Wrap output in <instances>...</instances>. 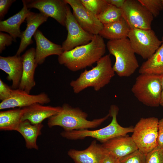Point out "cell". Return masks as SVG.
<instances>
[{"mask_svg": "<svg viewBox=\"0 0 163 163\" xmlns=\"http://www.w3.org/2000/svg\"><path fill=\"white\" fill-rule=\"evenodd\" d=\"M158 118H141L134 127L131 137L138 149L146 155L157 145Z\"/></svg>", "mask_w": 163, "mask_h": 163, "instance_id": "7", "label": "cell"}, {"mask_svg": "<svg viewBox=\"0 0 163 163\" xmlns=\"http://www.w3.org/2000/svg\"><path fill=\"white\" fill-rule=\"evenodd\" d=\"M126 0H106L107 4L121 8Z\"/></svg>", "mask_w": 163, "mask_h": 163, "instance_id": "35", "label": "cell"}, {"mask_svg": "<svg viewBox=\"0 0 163 163\" xmlns=\"http://www.w3.org/2000/svg\"><path fill=\"white\" fill-rule=\"evenodd\" d=\"M102 145L107 154L119 159L138 149L131 137L127 135L112 138Z\"/></svg>", "mask_w": 163, "mask_h": 163, "instance_id": "17", "label": "cell"}, {"mask_svg": "<svg viewBox=\"0 0 163 163\" xmlns=\"http://www.w3.org/2000/svg\"><path fill=\"white\" fill-rule=\"evenodd\" d=\"M157 145L163 149V118L158 121Z\"/></svg>", "mask_w": 163, "mask_h": 163, "instance_id": "34", "label": "cell"}, {"mask_svg": "<svg viewBox=\"0 0 163 163\" xmlns=\"http://www.w3.org/2000/svg\"><path fill=\"white\" fill-rule=\"evenodd\" d=\"M84 7L97 16L107 7L106 0H80Z\"/></svg>", "mask_w": 163, "mask_h": 163, "instance_id": "27", "label": "cell"}, {"mask_svg": "<svg viewBox=\"0 0 163 163\" xmlns=\"http://www.w3.org/2000/svg\"><path fill=\"white\" fill-rule=\"evenodd\" d=\"M145 163H163V149L157 146L148 153Z\"/></svg>", "mask_w": 163, "mask_h": 163, "instance_id": "30", "label": "cell"}, {"mask_svg": "<svg viewBox=\"0 0 163 163\" xmlns=\"http://www.w3.org/2000/svg\"><path fill=\"white\" fill-rule=\"evenodd\" d=\"M33 36L36 44L35 60L38 65L43 63L49 56L56 55L58 56L63 52L62 46L50 41L39 30H37Z\"/></svg>", "mask_w": 163, "mask_h": 163, "instance_id": "19", "label": "cell"}, {"mask_svg": "<svg viewBox=\"0 0 163 163\" xmlns=\"http://www.w3.org/2000/svg\"><path fill=\"white\" fill-rule=\"evenodd\" d=\"M106 47L103 38L99 34L94 35L88 43L63 52L58 56V62L70 71H77L97 62L104 56Z\"/></svg>", "mask_w": 163, "mask_h": 163, "instance_id": "1", "label": "cell"}, {"mask_svg": "<svg viewBox=\"0 0 163 163\" xmlns=\"http://www.w3.org/2000/svg\"><path fill=\"white\" fill-rule=\"evenodd\" d=\"M43 127L42 123L33 124L28 120H25L21 122L16 131L24 137L27 149L38 150L37 139L41 135V130Z\"/></svg>", "mask_w": 163, "mask_h": 163, "instance_id": "23", "label": "cell"}, {"mask_svg": "<svg viewBox=\"0 0 163 163\" xmlns=\"http://www.w3.org/2000/svg\"><path fill=\"white\" fill-rule=\"evenodd\" d=\"M120 9L130 29H151L154 17L138 0H126Z\"/></svg>", "mask_w": 163, "mask_h": 163, "instance_id": "9", "label": "cell"}, {"mask_svg": "<svg viewBox=\"0 0 163 163\" xmlns=\"http://www.w3.org/2000/svg\"><path fill=\"white\" fill-rule=\"evenodd\" d=\"M161 82L162 85V92L160 105L163 107V75H161Z\"/></svg>", "mask_w": 163, "mask_h": 163, "instance_id": "37", "label": "cell"}, {"mask_svg": "<svg viewBox=\"0 0 163 163\" xmlns=\"http://www.w3.org/2000/svg\"><path fill=\"white\" fill-rule=\"evenodd\" d=\"M97 17L103 24L114 22L122 17L120 8L109 4Z\"/></svg>", "mask_w": 163, "mask_h": 163, "instance_id": "26", "label": "cell"}, {"mask_svg": "<svg viewBox=\"0 0 163 163\" xmlns=\"http://www.w3.org/2000/svg\"></svg>", "mask_w": 163, "mask_h": 163, "instance_id": "39", "label": "cell"}, {"mask_svg": "<svg viewBox=\"0 0 163 163\" xmlns=\"http://www.w3.org/2000/svg\"><path fill=\"white\" fill-rule=\"evenodd\" d=\"M28 8H35L48 17L66 26L67 7L65 0H23Z\"/></svg>", "mask_w": 163, "mask_h": 163, "instance_id": "11", "label": "cell"}, {"mask_svg": "<svg viewBox=\"0 0 163 163\" xmlns=\"http://www.w3.org/2000/svg\"><path fill=\"white\" fill-rule=\"evenodd\" d=\"M23 7L18 13L6 20L0 21V31L8 33L16 41L17 38H21L22 32L20 29L21 24L24 21L30 10L22 0Z\"/></svg>", "mask_w": 163, "mask_h": 163, "instance_id": "21", "label": "cell"}, {"mask_svg": "<svg viewBox=\"0 0 163 163\" xmlns=\"http://www.w3.org/2000/svg\"><path fill=\"white\" fill-rule=\"evenodd\" d=\"M68 31L66 40L62 47L64 52L87 44L92 39L94 35L85 30L78 24L68 4L67 7L66 26Z\"/></svg>", "mask_w": 163, "mask_h": 163, "instance_id": "10", "label": "cell"}, {"mask_svg": "<svg viewBox=\"0 0 163 163\" xmlns=\"http://www.w3.org/2000/svg\"><path fill=\"white\" fill-rule=\"evenodd\" d=\"M0 69L8 74L7 79L12 81V88L14 89L18 88L23 70L21 56L16 55L8 57L0 56Z\"/></svg>", "mask_w": 163, "mask_h": 163, "instance_id": "20", "label": "cell"}, {"mask_svg": "<svg viewBox=\"0 0 163 163\" xmlns=\"http://www.w3.org/2000/svg\"><path fill=\"white\" fill-rule=\"evenodd\" d=\"M15 1V0H0V21L4 18L12 3Z\"/></svg>", "mask_w": 163, "mask_h": 163, "instance_id": "33", "label": "cell"}, {"mask_svg": "<svg viewBox=\"0 0 163 163\" xmlns=\"http://www.w3.org/2000/svg\"><path fill=\"white\" fill-rule=\"evenodd\" d=\"M107 154L102 145L98 144L95 140L84 150L71 149L68 152L75 163H103Z\"/></svg>", "mask_w": 163, "mask_h": 163, "instance_id": "14", "label": "cell"}, {"mask_svg": "<svg viewBox=\"0 0 163 163\" xmlns=\"http://www.w3.org/2000/svg\"><path fill=\"white\" fill-rule=\"evenodd\" d=\"M22 121L21 108L0 112L1 130L16 131Z\"/></svg>", "mask_w": 163, "mask_h": 163, "instance_id": "25", "label": "cell"}, {"mask_svg": "<svg viewBox=\"0 0 163 163\" xmlns=\"http://www.w3.org/2000/svg\"><path fill=\"white\" fill-rule=\"evenodd\" d=\"M48 18L40 12L29 11L26 19L27 27L24 31L22 32L20 45L16 55L20 56L27 46L33 43L32 38L38 27L46 21Z\"/></svg>", "mask_w": 163, "mask_h": 163, "instance_id": "18", "label": "cell"}, {"mask_svg": "<svg viewBox=\"0 0 163 163\" xmlns=\"http://www.w3.org/2000/svg\"><path fill=\"white\" fill-rule=\"evenodd\" d=\"M131 91L138 100L151 107L160 105L162 92L161 75L140 74L136 78Z\"/></svg>", "mask_w": 163, "mask_h": 163, "instance_id": "6", "label": "cell"}, {"mask_svg": "<svg viewBox=\"0 0 163 163\" xmlns=\"http://www.w3.org/2000/svg\"><path fill=\"white\" fill-rule=\"evenodd\" d=\"M162 43L155 53L144 62L139 70L140 74L163 75V36Z\"/></svg>", "mask_w": 163, "mask_h": 163, "instance_id": "24", "label": "cell"}, {"mask_svg": "<svg viewBox=\"0 0 163 163\" xmlns=\"http://www.w3.org/2000/svg\"><path fill=\"white\" fill-rule=\"evenodd\" d=\"M119 109L115 105H111L109 110L112 120L107 126L95 130L88 129L65 131L61 132V135L66 139L75 140L81 139L87 137L96 139L102 143L116 137L125 136L129 133L133 132L134 127H123L118 123L117 120Z\"/></svg>", "mask_w": 163, "mask_h": 163, "instance_id": "4", "label": "cell"}, {"mask_svg": "<svg viewBox=\"0 0 163 163\" xmlns=\"http://www.w3.org/2000/svg\"><path fill=\"white\" fill-rule=\"evenodd\" d=\"M146 156L138 149L119 160L120 163H145Z\"/></svg>", "mask_w": 163, "mask_h": 163, "instance_id": "29", "label": "cell"}, {"mask_svg": "<svg viewBox=\"0 0 163 163\" xmlns=\"http://www.w3.org/2000/svg\"><path fill=\"white\" fill-rule=\"evenodd\" d=\"M47 94L42 92L37 95H31L19 88L13 89L11 97L2 101L0 110L18 107L22 108L35 103L42 104L50 102Z\"/></svg>", "mask_w": 163, "mask_h": 163, "instance_id": "13", "label": "cell"}, {"mask_svg": "<svg viewBox=\"0 0 163 163\" xmlns=\"http://www.w3.org/2000/svg\"><path fill=\"white\" fill-rule=\"evenodd\" d=\"M35 49L31 48L21 56L23 70L18 88L28 94L36 85L34 75L38 65L35 60Z\"/></svg>", "mask_w": 163, "mask_h": 163, "instance_id": "15", "label": "cell"}, {"mask_svg": "<svg viewBox=\"0 0 163 163\" xmlns=\"http://www.w3.org/2000/svg\"><path fill=\"white\" fill-rule=\"evenodd\" d=\"M162 4L163 5V0H162Z\"/></svg>", "mask_w": 163, "mask_h": 163, "instance_id": "38", "label": "cell"}, {"mask_svg": "<svg viewBox=\"0 0 163 163\" xmlns=\"http://www.w3.org/2000/svg\"><path fill=\"white\" fill-rule=\"evenodd\" d=\"M106 47L115 61L113 68L120 77H128L139 67L138 60L128 38L109 40Z\"/></svg>", "mask_w": 163, "mask_h": 163, "instance_id": "5", "label": "cell"}, {"mask_svg": "<svg viewBox=\"0 0 163 163\" xmlns=\"http://www.w3.org/2000/svg\"><path fill=\"white\" fill-rule=\"evenodd\" d=\"M97 65L89 70L85 69L76 79L72 81L70 85L74 92L78 94L88 87L96 91L108 84L115 75L110 54L103 56Z\"/></svg>", "mask_w": 163, "mask_h": 163, "instance_id": "2", "label": "cell"}, {"mask_svg": "<svg viewBox=\"0 0 163 163\" xmlns=\"http://www.w3.org/2000/svg\"><path fill=\"white\" fill-rule=\"evenodd\" d=\"M103 163H120V160L113 155L107 154L106 155Z\"/></svg>", "mask_w": 163, "mask_h": 163, "instance_id": "36", "label": "cell"}, {"mask_svg": "<svg viewBox=\"0 0 163 163\" xmlns=\"http://www.w3.org/2000/svg\"><path fill=\"white\" fill-rule=\"evenodd\" d=\"M127 38L135 53L146 60L155 53L162 43L161 40L152 29H131Z\"/></svg>", "mask_w": 163, "mask_h": 163, "instance_id": "8", "label": "cell"}, {"mask_svg": "<svg viewBox=\"0 0 163 163\" xmlns=\"http://www.w3.org/2000/svg\"><path fill=\"white\" fill-rule=\"evenodd\" d=\"M88 116L87 113L79 108L73 107L65 103L58 113L48 119L47 125L50 128L60 126L65 131L88 129L98 126L110 115L109 113L104 117L92 120H88Z\"/></svg>", "mask_w": 163, "mask_h": 163, "instance_id": "3", "label": "cell"}, {"mask_svg": "<svg viewBox=\"0 0 163 163\" xmlns=\"http://www.w3.org/2000/svg\"><path fill=\"white\" fill-rule=\"evenodd\" d=\"M13 89H11L6 84L0 79V100L2 101L11 98Z\"/></svg>", "mask_w": 163, "mask_h": 163, "instance_id": "31", "label": "cell"}, {"mask_svg": "<svg viewBox=\"0 0 163 163\" xmlns=\"http://www.w3.org/2000/svg\"><path fill=\"white\" fill-rule=\"evenodd\" d=\"M65 1L72 8L74 17L83 29L93 35L99 34L103 24L97 16L86 8L80 0Z\"/></svg>", "mask_w": 163, "mask_h": 163, "instance_id": "12", "label": "cell"}, {"mask_svg": "<svg viewBox=\"0 0 163 163\" xmlns=\"http://www.w3.org/2000/svg\"><path fill=\"white\" fill-rule=\"evenodd\" d=\"M22 120H28L32 124L41 123L45 119L56 115L61 110V107H53L35 103L22 108Z\"/></svg>", "mask_w": 163, "mask_h": 163, "instance_id": "16", "label": "cell"}, {"mask_svg": "<svg viewBox=\"0 0 163 163\" xmlns=\"http://www.w3.org/2000/svg\"><path fill=\"white\" fill-rule=\"evenodd\" d=\"M14 41L12 37L9 34L0 32V53L5 49L6 46L11 45L12 42Z\"/></svg>", "mask_w": 163, "mask_h": 163, "instance_id": "32", "label": "cell"}, {"mask_svg": "<svg viewBox=\"0 0 163 163\" xmlns=\"http://www.w3.org/2000/svg\"><path fill=\"white\" fill-rule=\"evenodd\" d=\"M130 28L125 19H120L111 23L104 24L99 35L109 40L127 38Z\"/></svg>", "mask_w": 163, "mask_h": 163, "instance_id": "22", "label": "cell"}, {"mask_svg": "<svg viewBox=\"0 0 163 163\" xmlns=\"http://www.w3.org/2000/svg\"><path fill=\"white\" fill-rule=\"evenodd\" d=\"M152 14L156 17L163 9L162 0H138Z\"/></svg>", "mask_w": 163, "mask_h": 163, "instance_id": "28", "label": "cell"}]
</instances>
